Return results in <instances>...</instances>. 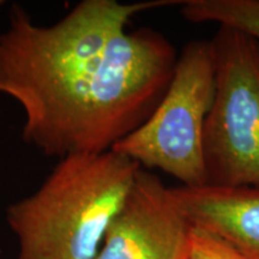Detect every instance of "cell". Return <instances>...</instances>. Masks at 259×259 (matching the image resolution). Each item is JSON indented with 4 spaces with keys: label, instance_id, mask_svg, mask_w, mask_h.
<instances>
[{
    "label": "cell",
    "instance_id": "1",
    "mask_svg": "<svg viewBox=\"0 0 259 259\" xmlns=\"http://www.w3.org/2000/svg\"><path fill=\"white\" fill-rule=\"evenodd\" d=\"M183 0H83L50 25L19 5L0 32V94L21 106L23 139L63 158L101 154L141 127L163 99L176 48L149 28L127 30L139 12Z\"/></svg>",
    "mask_w": 259,
    "mask_h": 259
},
{
    "label": "cell",
    "instance_id": "2",
    "mask_svg": "<svg viewBox=\"0 0 259 259\" xmlns=\"http://www.w3.org/2000/svg\"><path fill=\"white\" fill-rule=\"evenodd\" d=\"M141 166L109 150L59 158L44 184L6 209L16 259H94Z\"/></svg>",
    "mask_w": 259,
    "mask_h": 259
},
{
    "label": "cell",
    "instance_id": "3",
    "mask_svg": "<svg viewBox=\"0 0 259 259\" xmlns=\"http://www.w3.org/2000/svg\"><path fill=\"white\" fill-rule=\"evenodd\" d=\"M215 87L211 41H190L178 57L173 78L153 114L112 150L141 168L169 174L181 186L206 185L204 128Z\"/></svg>",
    "mask_w": 259,
    "mask_h": 259
},
{
    "label": "cell",
    "instance_id": "4",
    "mask_svg": "<svg viewBox=\"0 0 259 259\" xmlns=\"http://www.w3.org/2000/svg\"><path fill=\"white\" fill-rule=\"evenodd\" d=\"M216 87L204 128L206 185L259 187V41L220 27Z\"/></svg>",
    "mask_w": 259,
    "mask_h": 259
},
{
    "label": "cell",
    "instance_id": "5",
    "mask_svg": "<svg viewBox=\"0 0 259 259\" xmlns=\"http://www.w3.org/2000/svg\"><path fill=\"white\" fill-rule=\"evenodd\" d=\"M192 228L170 187L141 168L94 259H187Z\"/></svg>",
    "mask_w": 259,
    "mask_h": 259
},
{
    "label": "cell",
    "instance_id": "6",
    "mask_svg": "<svg viewBox=\"0 0 259 259\" xmlns=\"http://www.w3.org/2000/svg\"><path fill=\"white\" fill-rule=\"evenodd\" d=\"M192 227L213 234L248 259H259V187H170Z\"/></svg>",
    "mask_w": 259,
    "mask_h": 259
},
{
    "label": "cell",
    "instance_id": "7",
    "mask_svg": "<svg viewBox=\"0 0 259 259\" xmlns=\"http://www.w3.org/2000/svg\"><path fill=\"white\" fill-rule=\"evenodd\" d=\"M181 15L193 23H216L259 41V0H183Z\"/></svg>",
    "mask_w": 259,
    "mask_h": 259
},
{
    "label": "cell",
    "instance_id": "8",
    "mask_svg": "<svg viewBox=\"0 0 259 259\" xmlns=\"http://www.w3.org/2000/svg\"><path fill=\"white\" fill-rule=\"evenodd\" d=\"M187 259H248L222 239L203 229L192 228Z\"/></svg>",
    "mask_w": 259,
    "mask_h": 259
},
{
    "label": "cell",
    "instance_id": "9",
    "mask_svg": "<svg viewBox=\"0 0 259 259\" xmlns=\"http://www.w3.org/2000/svg\"><path fill=\"white\" fill-rule=\"evenodd\" d=\"M2 4H4V3H3V2H0V5H2Z\"/></svg>",
    "mask_w": 259,
    "mask_h": 259
}]
</instances>
